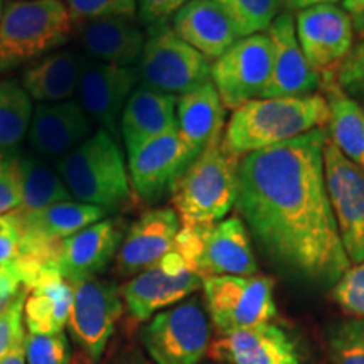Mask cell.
I'll use <instances>...</instances> for the list:
<instances>
[{
    "instance_id": "23",
    "label": "cell",
    "mask_w": 364,
    "mask_h": 364,
    "mask_svg": "<svg viewBox=\"0 0 364 364\" xmlns=\"http://www.w3.org/2000/svg\"><path fill=\"white\" fill-rule=\"evenodd\" d=\"M177 129V98L139 85L130 95L120 117V135L127 154Z\"/></svg>"
},
{
    "instance_id": "6",
    "label": "cell",
    "mask_w": 364,
    "mask_h": 364,
    "mask_svg": "<svg viewBox=\"0 0 364 364\" xmlns=\"http://www.w3.org/2000/svg\"><path fill=\"white\" fill-rule=\"evenodd\" d=\"M174 250L201 279L221 275H257L248 228L238 216L218 223L182 225Z\"/></svg>"
},
{
    "instance_id": "44",
    "label": "cell",
    "mask_w": 364,
    "mask_h": 364,
    "mask_svg": "<svg viewBox=\"0 0 364 364\" xmlns=\"http://www.w3.org/2000/svg\"><path fill=\"white\" fill-rule=\"evenodd\" d=\"M24 339H21L11 351L7 353V356L2 359L0 364H26V354H24Z\"/></svg>"
},
{
    "instance_id": "9",
    "label": "cell",
    "mask_w": 364,
    "mask_h": 364,
    "mask_svg": "<svg viewBox=\"0 0 364 364\" xmlns=\"http://www.w3.org/2000/svg\"><path fill=\"white\" fill-rule=\"evenodd\" d=\"M203 290L206 312L220 334L267 324L277 314L270 277H209Z\"/></svg>"
},
{
    "instance_id": "41",
    "label": "cell",
    "mask_w": 364,
    "mask_h": 364,
    "mask_svg": "<svg viewBox=\"0 0 364 364\" xmlns=\"http://www.w3.org/2000/svg\"><path fill=\"white\" fill-rule=\"evenodd\" d=\"M22 282L11 267L0 268V312L22 292Z\"/></svg>"
},
{
    "instance_id": "48",
    "label": "cell",
    "mask_w": 364,
    "mask_h": 364,
    "mask_svg": "<svg viewBox=\"0 0 364 364\" xmlns=\"http://www.w3.org/2000/svg\"><path fill=\"white\" fill-rule=\"evenodd\" d=\"M71 364H81V363H80V361H73Z\"/></svg>"
},
{
    "instance_id": "15",
    "label": "cell",
    "mask_w": 364,
    "mask_h": 364,
    "mask_svg": "<svg viewBox=\"0 0 364 364\" xmlns=\"http://www.w3.org/2000/svg\"><path fill=\"white\" fill-rule=\"evenodd\" d=\"M193 162L177 129L167 132L129 156L132 191L144 204H159L172 194Z\"/></svg>"
},
{
    "instance_id": "37",
    "label": "cell",
    "mask_w": 364,
    "mask_h": 364,
    "mask_svg": "<svg viewBox=\"0 0 364 364\" xmlns=\"http://www.w3.org/2000/svg\"><path fill=\"white\" fill-rule=\"evenodd\" d=\"M24 302L26 290L22 289V292L0 312V363L14 346L26 338Z\"/></svg>"
},
{
    "instance_id": "26",
    "label": "cell",
    "mask_w": 364,
    "mask_h": 364,
    "mask_svg": "<svg viewBox=\"0 0 364 364\" xmlns=\"http://www.w3.org/2000/svg\"><path fill=\"white\" fill-rule=\"evenodd\" d=\"M24 324L33 334H56L68 327L73 309V284L58 272L46 270L24 287Z\"/></svg>"
},
{
    "instance_id": "1",
    "label": "cell",
    "mask_w": 364,
    "mask_h": 364,
    "mask_svg": "<svg viewBox=\"0 0 364 364\" xmlns=\"http://www.w3.org/2000/svg\"><path fill=\"white\" fill-rule=\"evenodd\" d=\"M326 139L317 129L241 157L235 206L277 267L331 285L351 262L326 188Z\"/></svg>"
},
{
    "instance_id": "31",
    "label": "cell",
    "mask_w": 364,
    "mask_h": 364,
    "mask_svg": "<svg viewBox=\"0 0 364 364\" xmlns=\"http://www.w3.org/2000/svg\"><path fill=\"white\" fill-rule=\"evenodd\" d=\"M230 21L240 39L253 34H265L279 16L282 0H215Z\"/></svg>"
},
{
    "instance_id": "13",
    "label": "cell",
    "mask_w": 364,
    "mask_h": 364,
    "mask_svg": "<svg viewBox=\"0 0 364 364\" xmlns=\"http://www.w3.org/2000/svg\"><path fill=\"white\" fill-rule=\"evenodd\" d=\"M326 188L349 262H364V169L331 142L324 144Z\"/></svg>"
},
{
    "instance_id": "39",
    "label": "cell",
    "mask_w": 364,
    "mask_h": 364,
    "mask_svg": "<svg viewBox=\"0 0 364 364\" xmlns=\"http://www.w3.org/2000/svg\"><path fill=\"white\" fill-rule=\"evenodd\" d=\"M21 248V225L16 213L0 216V268L16 262Z\"/></svg>"
},
{
    "instance_id": "35",
    "label": "cell",
    "mask_w": 364,
    "mask_h": 364,
    "mask_svg": "<svg viewBox=\"0 0 364 364\" xmlns=\"http://www.w3.org/2000/svg\"><path fill=\"white\" fill-rule=\"evenodd\" d=\"M73 21L105 19V17H135L136 0H65Z\"/></svg>"
},
{
    "instance_id": "11",
    "label": "cell",
    "mask_w": 364,
    "mask_h": 364,
    "mask_svg": "<svg viewBox=\"0 0 364 364\" xmlns=\"http://www.w3.org/2000/svg\"><path fill=\"white\" fill-rule=\"evenodd\" d=\"M272 75V41L268 34L241 38L213 61L211 81L226 110L262 98Z\"/></svg>"
},
{
    "instance_id": "3",
    "label": "cell",
    "mask_w": 364,
    "mask_h": 364,
    "mask_svg": "<svg viewBox=\"0 0 364 364\" xmlns=\"http://www.w3.org/2000/svg\"><path fill=\"white\" fill-rule=\"evenodd\" d=\"M56 171L73 198L108 213L120 211L134 198L124 152L115 136L102 129L58 159Z\"/></svg>"
},
{
    "instance_id": "4",
    "label": "cell",
    "mask_w": 364,
    "mask_h": 364,
    "mask_svg": "<svg viewBox=\"0 0 364 364\" xmlns=\"http://www.w3.org/2000/svg\"><path fill=\"white\" fill-rule=\"evenodd\" d=\"M75 21L65 0H16L0 19V71L41 59L70 43Z\"/></svg>"
},
{
    "instance_id": "8",
    "label": "cell",
    "mask_w": 364,
    "mask_h": 364,
    "mask_svg": "<svg viewBox=\"0 0 364 364\" xmlns=\"http://www.w3.org/2000/svg\"><path fill=\"white\" fill-rule=\"evenodd\" d=\"M140 338L154 364H199L211 346V326L193 297L156 314Z\"/></svg>"
},
{
    "instance_id": "18",
    "label": "cell",
    "mask_w": 364,
    "mask_h": 364,
    "mask_svg": "<svg viewBox=\"0 0 364 364\" xmlns=\"http://www.w3.org/2000/svg\"><path fill=\"white\" fill-rule=\"evenodd\" d=\"M182 223L174 208H154L127 228L115 258L118 277H135L174 250Z\"/></svg>"
},
{
    "instance_id": "16",
    "label": "cell",
    "mask_w": 364,
    "mask_h": 364,
    "mask_svg": "<svg viewBox=\"0 0 364 364\" xmlns=\"http://www.w3.org/2000/svg\"><path fill=\"white\" fill-rule=\"evenodd\" d=\"M125 231L122 218H105L83 228L59 245L53 270L70 284L102 275L115 262Z\"/></svg>"
},
{
    "instance_id": "32",
    "label": "cell",
    "mask_w": 364,
    "mask_h": 364,
    "mask_svg": "<svg viewBox=\"0 0 364 364\" xmlns=\"http://www.w3.org/2000/svg\"><path fill=\"white\" fill-rule=\"evenodd\" d=\"M332 364H364V318H348L329 332Z\"/></svg>"
},
{
    "instance_id": "47",
    "label": "cell",
    "mask_w": 364,
    "mask_h": 364,
    "mask_svg": "<svg viewBox=\"0 0 364 364\" xmlns=\"http://www.w3.org/2000/svg\"><path fill=\"white\" fill-rule=\"evenodd\" d=\"M358 33H359V34H363V33H364V26L361 27V29H358Z\"/></svg>"
},
{
    "instance_id": "27",
    "label": "cell",
    "mask_w": 364,
    "mask_h": 364,
    "mask_svg": "<svg viewBox=\"0 0 364 364\" xmlns=\"http://www.w3.org/2000/svg\"><path fill=\"white\" fill-rule=\"evenodd\" d=\"M85 54L73 49L54 51L38 59L22 75V88L38 103L71 100L78 91Z\"/></svg>"
},
{
    "instance_id": "21",
    "label": "cell",
    "mask_w": 364,
    "mask_h": 364,
    "mask_svg": "<svg viewBox=\"0 0 364 364\" xmlns=\"http://www.w3.org/2000/svg\"><path fill=\"white\" fill-rule=\"evenodd\" d=\"M208 353L225 364H302L294 339L270 322L220 334Z\"/></svg>"
},
{
    "instance_id": "22",
    "label": "cell",
    "mask_w": 364,
    "mask_h": 364,
    "mask_svg": "<svg viewBox=\"0 0 364 364\" xmlns=\"http://www.w3.org/2000/svg\"><path fill=\"white\" fill-rule=\"evenodd\" d=\"M83 54L107 65L134 68L140 61L145 34L134 17H105L75 24V36Z\"/></svg>"
},
{
    "instance_id": "42",
    "label": "cell",
    "mask_w": 364,
    "mask_h": 364,
    "mask_svg": "<svg viewBox=\"0 0 364 364\" xmlns=\"http://www.w3.org/2000/svg\"><path fill=\"white\" fill-rule=\"evenodd\" d=\"M343 9L351 16L356 29L364 26V0H343Z\"/></svg>"
},
{
    "instance_id": "38",
    "label": "cell",
    "mask_w": 364,
    "mask_h": 364,
    "mask_svg": "<svg viewBox=\"0 0 364 364\" xmlns=\"http://www.w3.org/2000/svg\"><path fill=\"white\" fill-rule=\"evenodd\" d=\"M19 156L0 154V216L16 211L21 204Z\"/></svg>"
},
{
    "instance_id": "30",
    "label": "cell",
    "mask_w": 364,
    "mask_h": 364,
    "mask_svg": "<svg viewBox=\"0 0 364 364\" xmlns=\"http://www.w3.org/2000/svg\"><path fill=\"white\" fill-rule=\"evenodd\" d=\"M33 112V100L21 83L14 80L0 83V154H21Z\"/></svg>"
},
{
    "instance_id": "2",
    "label": "cell",
    "mask_w": 364,
    "mask_h": 364,
    "mask_svg": "<svg viewBox=\"0 0 364 364\" xmlns=\"http://www.w3.org/2000/svg\"><path fill=\"white\" fill-rule=\"evenodd\" d=\"M327 122L329 105L322 95L257 98L233 110L221 136V147L240 159L324 129Z\"/></svg>"
},
{
    "instance_id": "19",
    "label": "cell",
    "mask_w": 364,
    "mask_h": 364,
    "mask_svg": "<svg viewBox=\"0 0 364 364\" xmlns=\"http://www.w3.org/2000/svg\"><path fill=\"white\" fill-rule=\"evenodd\" d=\"M267 34L272 41V75L262 98L312 95L321 86V76L312 70L300 48L292 14H279Z\"/></svg>"
},
{
    "instance_id": "10",
    "label": "cell",
    "mask_w": 364,
    "mask_h": 364,
    "mask_svg": "<svg viewBox=\"0 0 364 364\" xmlns=\"http://www.w3.org/2000/svg\"><path fill=\"white\" fill-rule=\"evenodd\" d=\"M73 309L68 329L90 364H100L108 341L124 312L120 287L100 277L73 284Z\"/></svg>"
},
{
    "instance_id": "24",
    "label": "cell",
    "mask_w": 364,
    "mask_h": 364,
    "mask_svg": "<svg viewBox=\"0 0 364 364\" xmlns=\"http://www.w3.org/2000/svg\"><path fill=\"white\" fill-rule=\"evenodd\" d=\"M172 29L209 61L221 58L240 39L233 22L215 0H189L172 17Z\"/></svg>"
},
{
    "instance_id": "28",
    "label": "cell",
    "mask_w": 364,
    "mask_h": 364,
    "mask_svg": "<svg viewBox=\"0 0 364 364\" xmlns=\"http://www.w3.org/2000/svg\"><path fill=\"white\" fill-rule=\"evenodd\" d=\"M329 105L327 136L349 161L364 169V107L348 97L332 78L321 80Z\"/></svg>"
},
{
    "instance_id": "14",
    "label": "cell",
    "mask_w": 364,
    "mask_h": 364,
    "mask_svg": "<svg viewBox=\"0 0 364 364\" xmlns=\"http://www.w3.org/2000/svg\"><path fill=\"white\" fill-rule=\"evenodd\" d=\"M295 29L300 48L312 70L321 80L332 78L353 49L351 16L336 4H322L299 11Z\"/></svg>"
},
{
    "instance_id": "33",
    "label": "cell",
    "mask_w": 364,
    "mask_h": 364,
    "mask_svg": "<svg viewBox=\"0 0 364 364\" xmlns=\"http://www.w3.org/2000/svg\"><path fill=\"white\" fill-rule=\"evenodd\" d=\"M26 364H71L70 341L65 332L33 334L26 332Z\"/></svg>"
},
{
    "instance_id": "25",
    "label": "cell",
    "mask_w": 364,
    "mask_h": 364,
    "mask_svg": "<svg viewBox=\"0 0 364 364\" xmlns=\"http://www.w3.org/2000/svg\"><path fill=\"white\" fill-rule=\"evenodd\" d=\"M225 110L213 81L177 98V132L193 161L221 140Z\"/></svg>"
},
{
    "instance_id": "36",
    "label": "cell",
    "mask_w": 364,
    "mask_h": 364,
    "mask_svg": "<svg viewBox=\"0 0 364 364\" xmlns=\"http://www.w3.org/2000/svg\"><path fill=\"white\" fill-rule=\"evenodd\" d=\"M334 80L348 97L364 103V33L353 44L351 53L338 68Z\"/></svg>"
},
{
    "instance_id": "29",
    "label": "cell",
    "mask_w": 364,
    "mask_h": 364,
    "mask_svg": "<svg viewBox=\"0 0 364 364\" xmlns=\"http://www.w3.org/2000/svg\"><path fill=\"white\" fill-rule=\"evenodd\" d=\"M21 166V204L17 213H33L56 203L73 201L65 181L46 159L36 154L19 156Z\"/></svg>"
},
{
    "instance_id": "17",
    "label": "cell",
    "mask_w": 364,
    "mask_h": 364,
    "mask_svg": "<svg viewBox=\"0 0 364 364\" xmlns=\"http://www.w3.org/2000/svg\"><path fill=\"white\" fill-rule=\"evenodd\" d=\"M139 83V70L95 61L85 56L78 95L91 122L120 139V117Z\"/></svg>"
},
{
    "instance_id": "46",
    "label": "cell",
    "mask_w": 364,
    "mask_h": 364,
    "mask_svg": "<svg viewBox=\"0 0 364 364\" xmlns=\"http://www.w3.org/2000/svg\"><path fill=\"white\" fill-rule=\"evenodd\" d=\"M2 0H0V19H2Z\"/></svg>"
},
{
    "instance_id": "5",
    "label": "cell",
    "mask_w": 364,
    "mask_h": 364,
    "mask_svg": "<svg viewBox=\"0 0 364 364\" xmlns=\"http://www.w3.org/2000/svg\"><path fill=\"white\" fill-rule=\"evenodd\" d=\"M240 159L228 154L220 142L204 150L177 181L171 198L182 225L218 223L238 198Z\"/></svg>"
},
{
    "instance_id": "40",
    "label": "cell",
    "mask_w": 364,
    "mask_h": 364,
    "mask_svg": "<svg viewBox=\"0 0 364 364\" xmlns=\"http://www.w3.org/2000/svg\"><path fill=\"white\" fill-rule=\"evenodd\" d=\"M189 0H136L140 22L147 27L166 24Z\"/></svg>"
},
{
    "instance_id": "34",
    "label": "cell",
    "mask_w": 364,
    "mask_h": 364,
    "mask_svg": "<svg viewBox=\"0 0 364 364\" xmlns=\"http://www.w3.org/2000/svg\"><path fill=\"white\" fill-rule=\"evenodd\" d=\"M332 299L346 314L364 318V262L349 267L332 287Z\"/></svg>"
},
{
    "instance_id": "43",
    "label": "cell",
    "mask_w": 364,
    "mask_h": 364,
    "mask_svg": "<svg viewBox=\"0 0 364 364\" xmlns=\"http://www.w3.org/2000/svg\"><path fill=\"white\" fill-rule=\"evenodd\" d=\"M341 0H282V6L287 11H302L314 6H322V4H338Z\"/></svg>"
},
{
    "instance_id": "12",
    "label": "cell",
    "mask_w": 364,
    "mask_h": 364,
    "mask_svg": "<svg viewBox=\"0 0 364 364\" xmlns=\"http://www.w3.org/2000/svg\"><path fill=\"white\" fill-rule=\"evenodd\" d=\"M203 287V279L194 273L176 250L161 262L120 287L122 300L135 321H149L164 309L179 304Z\"/></svg>"
},
{
    "instance_id": "7",
    "label": "cell",
    "mask_w": 364,
    "mask_h": 364,
    "mask_svg": "<svg viewBox=\"0 0 364 364\" xmlns=\"http://www.w3.org/2000/svg\"><path fill=\"white\" fill-rule=\"evenodd\" d=\"M211 65L206 56L182 41L166 22L147 27L136 70L140 85L181 97L211 81Z\"/></svg>"
},
{
    "instance_id": "20",
    "label": "cell",
    "mask_w": 364,
    "mask_h": 364,
    "mask_svg": "<svg viewBox=\"0 0 364 364\" xmlns=\"http://www.w3.org/2000/svg\"><path fill=\"white\" fill-rule=\"evenodd\" d=\"M93 134V122L80 102L65 100L36 105L27 139L36 156L58 161Z\"/></svg>"
},
{
    "instance_id": "45",
    "label": "cell",
    "mask_w": 364,
    "mask_h": 364,
    "mask_svg": "<svg viewBox=\"0 0 364 364\" xmlns=\"http://www.w3.org/2000/svg\"><path fill=\"white\" fill-rule=\"evenodd\" d=\"M115 364H154V363L145 358L139 349H130V351H127L124 356L118 358Z\"/></svg>"
}]
</instances>
